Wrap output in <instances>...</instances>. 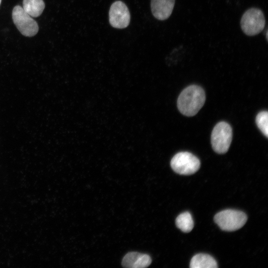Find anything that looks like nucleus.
Segmentation results:
<instances>
[{"mask_svg": "<svg viewBox=\"0 0 268 268\" xmlns=\"http://www.w3.org/2000/svg\"><path fill=\"white\" fill-rule=\"evenodd\" d=\"M205 95L200 86L192 85L185 88L177 100L179 111L186 116H193L197 114L204 104Z\"/></svg>", "mask_w": 268, "mask_h": 268, "instance_id": "nucleus-1", "label": "nucleus"}, {"mask_svg": "<svg viewBox=\"0 0 268 268\" xmlns=\"http://www.w3.org/2000/svg\"><path fill=\"white\" fill-rule=\"evenodd\" d=\"M247 220V216L244 212L234 209L221 211L214 217L215 222L220 229L227 231L239 229L245 225Z\"/></svg>", "mask_w": 268, "mask_h": 268, "instance_id": "nucleus-2", "label": "nucleus"}, {"mask_svg": "<svg viewBox=\"0 0 268 268\" xmlns=\"http://www.w3.org/2000/svg\"><path fill=\"white\" fill-rule=\"evenodd\" d=\"M266 20L263 11L259 8L252 7L243 14L241 28L247 35L252 36L259 34L264 29Z\"/></svg>", "mask_w": 268, "mask_h": 268, "instance_id": "nucleus-3", "label": "nucleus"}, {"mask_svg": "<svg viewBox=\"0 0 268 268\" xmlns=\"http://www.w3.org/2000/svg\"><path fill=\"white\" fill-rule=\"evenodd\" d=\"M232 138V130L225 122L218 123L211 135V143L214 151L218 154L225 153L229 149Z\"/></svg>", "mask_w": 268, "mask_h": 268, "instance_id": "nucleus-4", "label": "nucleus"}, {"mask_svg": "<svg viewBox=\"0 0 268 268\" xmlns=\"http://www.w3.org/2000/svg\"><path fill=\"white\" fill-rule=\"evenodd\" d=\"M170 165L176 173L184 175L196 173L200 167V160L189 152H180L172 158Z\"/></svg>", "mask_w": 268, "mask_h": 268, "instance_id": "nucleus-5", "label": "nucleus"}, {"mask_svg": "<svg viewBox=\"0 0 268 268\" xmlns=\"http://www.w3.org/2000/svg\"><path fill=\"white\" fill-rule=\"evenodd\" d=\"M13 22L24 36L32 37L39 29L37 23L19 5L15 6L12 14Z\"/></svg>", "mask_w": 268, "mask_h": 268, "instance_id": "nucleus-6", "label": "nucleus"}, {"mask_svg": "<svg viewBox=\"0 0 268 268\" xmlns=\"http://www.w3.org/2000/svg\"><path fill=\"white\" fill-rule=\"evenodd\" d=\"M109 20L114 28H126L130 24V13L126 4L120 0L113 2L109 9Z\"/></svg>", "mask_w": 268, "mask_h": 268, "instance_id": "nucleus-7", "label": "nucleus"}, {"mask_svg": "<svg viewBox=\"0 0 268 268\" xmlns=\"http://www.w3.org/2000/svg\"><path fill=\"white\" fill-rule=\"evenodd\" d=\"M175 0H151V12L155 18L164 20L171 15Z\"/></svg>", "mask_w": 268, "mask_h": 268, "instance_id": "nucleus-8", "label": "nucleus"}, {"mask_svg": "<svg viewBox=\"0 0 268 268\" xmlns=\"http://www.w3.org/2000/svg\"><path fill=\"white\" fill-rule=\"evenodd\" d=\"M151 263V259L148 255L133 252L125 256L122 264L125 268H143L149 266Z\"/></svg>", "mask_w": 268, "mask_h": 268, "instance_id": "nucleus-9", "label": "nucleus"}, {"mask_svg": "<svg viewBox=\"0 0 268 268\" xmlns=\"http://www.w3.org/2000/svg\"><path fill=\"white\" fill-rule=\"evenodd\" d=\"M191 268H216L217 265L215 259L206 254H198L191 259L190 264Z\"/></svg>", "mask_w": 268, "mask_h": 268, "instance_id": "nucleus-10", "label": "nucleus"}, {"mask_svg": "<svg viewBox=\"0 0 268 268\" xmlns=\"http://www.w3.org/2000/svg\"><path fill=\"white\" fill-rule=\"evenodd\" d=\"M43 0H23V8L31 17L40 16L45 8Z\"/></svg>", "mask_w": 268, "mask_h": 268, "instance_id": "nucleus-11", "label": "nucleus"}, {"mask_svg": "<svg viewBox=\"0 0 268 268\" xmlns=\"http://www.w3.org/2000/svg\"><path fill=\"white\" fill-rule=\"evenodd\" d=\"M177 227L184 232H190L194 227V221L189 212H184L179 214L176 219Z\"/></svg>", "mask_w": 268, "mask_h": 268, "instance_id": "nucleus-12", "label": "nucleus"}, {"mask_svg": "<svg viewBox=\"0 0 268 268\" xmlns=\"http://www.w3.org/2000/svg\"><path fill=\"white\" fill-rule=\"evenodd\" d=\"M256 122L258 128L262 133L268 137V112L263 111L259 112L256 116Z\"/></svg>", "mask_w": 268, "mask_h": 268, "instance_id": "nucleus-13", "label": "nucleus"}, {"mask_svg": "<svg viewBox=\"0 0 268 268\" xmlns=\"http://www.w3.org/2000/svg\"><path fill=\"white\" fill-rule=\"evenodd\" d=\"M1 0H0V3H1Z\"/></svg>", "mask_w": 268, "mask_h": 268, "instance_id": "nucleus-14", "label": "nucleus"}]
</instances>
